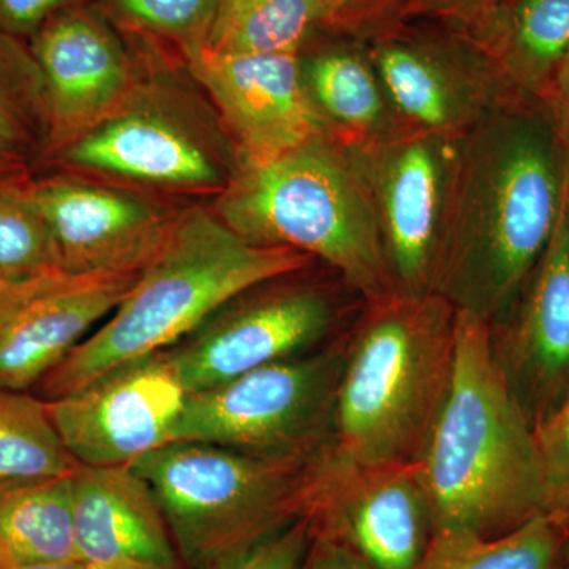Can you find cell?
Masks as SVG:
<instances>
[{
	"mask_svg": "<svg viewBox=\"0 0 569 569\" xmlns=\"http://www.w3.org/2000/svg\"><path fill=\"white\" fill-rule=\"evenodd\" d=\"M563 146L545 102L509 100L460 137L436 293L497 323L559 223Z\"/></svg>",
	"mask_w": 569,
	"mask_h": 569,
	"instance_id": "cell-1",
	"label": "cell"
},
{
	"mask_svg": "<svg viewBox=\"0 0 569 569\" xmlns=\"http://www.w3.org/2000/svg\"><path fill=\"white\" fill-rule=\"evenodd\" d=\"M436 535L497 537L545 515L537 437L498 370L490 329L458 310L447 402L418 462Z\"/></svg>",
	"mask_w": 569,
	"mask_h": 569,
	"instance_id": "cell-2",
	"label": "cell"
},
{
	"mask_svg": "<svg viewBox=\"0 0 569 569\" xmlns=\"http://www.w3.org/2000/svg\"><path fill=\"white\" fill-rule=\"evenodd\" d=\"M312 264L291 249L250 244L219 216L187 213L171 224L114 312L41 378L39 397L61 399L119 367L163 353L242 291Z\"/></svg>",
	"mask_w": 569,
	"mask_h": 569,
	"instance_id": "cell-3",
	"label": "cell"
},
{
	"mask_svg": "<svg viewBox=\"0 0 569 569\" xmlns=\"http://www.w3.org/2000/svg\"><path fill=\"white\" fill-rule=\"evenodd\" d=\"M456 332L458 309L438 293L362 302L343 332L332 452L419 462L451 388Z\"/></svg>",
	"mask_w": 569,
	"mask_h": 569,
	"instance_id": "cell-4",
	"label": "cell"
},
{
	"mask_svg": "<svg viewBox=\"0 0 569 569\" xmlns=\"http://www.w3.org/2000/svg\"><path fill=\"white\" fill-rule=\"evenodd\" d=\"M236 234L320 261L362 301L395 295L376 211L353 153L317 133L269 162L239 167L217 203Z\"/></svg>",
	"mask_w": 569,
	"mask_h": 569,
	"instance_id": "cell-5",
	"label": "cell"
},
{
	"mask_svg": "<svg viewBox=\"0 0 569 569\" xmlns=\"http://www.w3.org/2000/svg\"><path fill=\"white\" fill-rule=\"evenodd\" d=\"M309 463L173 441L129 467L159 501L183 567L201 569L305 518Z\"/></svg>",
	"mask_w": 569,
	"mask_h": 569,
	"instance_id": "cell-6",
	"label": "cell"
},
{
	"mask_svg": "<svg viewBox=\"0 0 569 569\" xmlns=\"http://www.w3.org/2000/svg\"><path fill=\"white\" fill-rule=\"evenodd\" d=\"M346 329L309 353L192 392L173 441H200L257 458L310 462L332 440Z\"/></svg>",
	"mask_w": 569,
	"mask_h": 569,
	"instance_id": "cell-7",
	"label": "cell"
},
{
	"mask_svg": "<svg viewBox=\"0 0 569 569\" xmlns=\"http://www.w3.org/2000/svg\"><path fill=\"white\" fill-rule=\"evenodd\" d=\"M310 268L242 291L164 351L189 395L317 350L350 325L365 301L340 277L316 279Z\"/></svg>",
	"mask_w": 569,
	"mask_h": 569,
	"instance_id": "cell-8",
	"label": "cell"
},
{
	"mask_svg": "<svg viewBox=\"0 0 569 569\" xmlns=\"http://www.w3.org/2000/svg\"><path fill=\"white\" fill-rule=\"evenodd\" d=\"M305 518L372 569H419L436 537L418 462L359 463L329 445L310 460Z\"/></svg>",
	"mask_w": 569,
	"mask_h": 569,
	"instance_id": "cell-9",
	"label": "cell"
},
{
	"mask_svg": "<svg viewBox=\"0 0 569 569\" xmlns=\"http://www.w3.org/2000/svg\"><path fill=\"white\" fill-rule=\"evenodd\" d=\"M367 47L408 132L460 138L516 99L477 41L443 22L402 20Z\"/></svg>",
	"mask_w": 569,
	"mask_h": 569,
	"instance_id": "cell-10",
	"label": "cell"
},
{
	"mask_svg": "<svg viewBox=\"0 0 569 569\" xmlns=\"http://www.w3.org/2000/svg\"><path fill=\"white\" fill-rule=\"evenodd\" d=\"M459 140L408 132L350 149L372 200L396 293H436Z\"/></svg>",
	"mask_w": 569,
	"mask_h": 569,
	"instance_id": "cell-11",
	"label": "cell"
},
{
	"mask_svg": "<svg viewBox=\"0 0 569 569\" xmlns=\"http://www.w3.org/2000/svg\"><path fill=\"white\" fill-rule=\"evenodd\" d=\"M189 391L168 355L112 370L61 399L47 400L63 447L88 467H129L173 443Z\"/></svg>",
	"mask_w": 569,
	"mask_h": 569,
	"instance_id": "cell-12",
	"label": "cell"
},
{
	"mask_svg": "<svg viewBox=\"0 0 569 569\" xmlns=\"http://www.w3.org/2000/svg\"><path fill=\"white\" fill-rule=\"evenodd\" d=\"M140 272L56 274L0 288V388L28 391L107 320Z\"/></svg>",
	"mask_w": 569,
	"mask_h": 569,
	"instance_id": "cell-13",
	"label": "cell"
},
{
	"mask_svg": "<svg viewBox=\"0 0 569 569\" xmlns=\"http://www.w3.org/2000/svg\"><path fill=\"white\" fill-rule=\"evenodd\" d=\"M498 370L530 425H541L569 395V220L556 233L511 309L490 325Z\"/></svg>",
	"mask_w": 569,
	"mask_h": 569,
	"instance_id": "cell-14",
	"label": "cell"
},
{
	"mask_svg": "<svg viewBox=\"0 0 569 569\" xmlns=\"http://www.w3.org/2000/svg\"><path fill=\"white\" fill-rule=\"evenodd\" d=\"M183 51L230 130L241 167L269 162L325 133L307 97L299 54H231L204 43Z\"/></svg>",
	"mask_w": 569,
	"mask_h": 569,
	"instance_id": "cell-15",
	"label": "cell"
},
{
	"mask_svg": "<svg viewBox=\"0 0 569 569\" xmlns=\"http://www.w3.org/2000/svg\"><path fill=\"white\" fill-rule=\"evenodd\" d=\"M31 51L47 100L44 141L66 148L121 99L130 77L129 56L108 22L78 2L33 33Z\"/></svg>",
	"mask_w": 569,
	"mask_h": 569,
	"instance_id": "cell-16",
	"label": "cell"
},
{
	"mask_svg": "<svg viewBox=\"0 0 569 569\" xmlns=\"http://www.w3.org/2000/svg\"><path fill=\"white\" fill-rule=\"evenodd\" d=\"M63 272H141L173 222L132 194L70 178L31 181Z\"/></svg>",
	"mask_w": 569,
	"mask_h": 569,
	"instance_id": "cell-17",
	"label": "cell"
},
{
	"mask_svg": "<svg viewBox=\"0 0 569 569\" xmlns=\"http://www.w3.org/2000/svg\"><path fill=\"white\" fill-rule=\"evenodd\" d=\"M74 546L89 569H187L162 508L130 467L71 473Z\"/></svg>",
	"mask_w": 569,
	"mask_h": 569,
	"instance_id": "cell-18",
	"label": "cell"
},
{
	"mask_svg": "<svg viewBox=\"0 0 569 569\" xmlns=\"http://www.w3.org/2000/svg\"><path fill=\"white\" fill-rule=\"evenodd\" d=\"M73 167L163 186L223 183L219 163L186 127L151 108L107 116L63 148Z\"/></svg>",
	"mask_w": 569,
	"mask_h": 569,
	"instance_id": "cell-19",
	"label": "cell"
},
{
	"mask_svg": "<svg viewBox=\"0 0 569 569\" xmlns=\"http://www.w3.org/2000/svg\"><path fill=\"white\" fill-rule=\"evenodd\" d=\"M299 61L307 97L332 140L361 149L408 133L367 41L320 31L299 52Z\"/></svg>",
	"mask_w": 569,
	"mask_h": 569,
	"instance_id": "cell-20",
	"label": "cell"
},
{
	"mask_svg": "<svg viewBox=\"0 0 569 569\" xmlns=\"http://www.w3.org/2000/svg\"><path fill=\"white\" fill-rule=\"evenodd\" d=\"M468 36L516 99L545 102L569 58V0H505Z\"/></svg>",
	"mask_w": 569,
	"mask_h": 569,
	"instance_id": "cell-21",
	"label": "cell"
},
{
	"mask_svg": "<svg viewBox=\"0 0 569 569\" xmlns=\"http://www.w3.org/2000/svg\"><path fill=\"white\" fill-rule=\"evenodd\" d=\"M71 473L0 482V567L78 561Z\"/></svg>",
	"mask_w": 569,
	"mask_h": 569,
	"instance_id": "cell-22",
	"label": "cell"
},
{
	"mask_svg": "<svg viewBox=\"0 0 569 569\" xmlns=\"http://www.w3.org/2000/svg\"><path fill=\"white\" fill-rule=\"evenodd\" d=\"M332 0H220L204 44L231 54H299L328 29Z\"/></svg>",
	"mask_w": 569,
	"mask_h": 569,
	"instance_id": "cell-23",
	"label": "cell"
},
{
	"mask_svg": "<svg viewBox=\"0 0 569 569\" xmlns=\"http://www.w3.org/2000/svg\"><path fill=\"white\" fill-rule=\"evenodd\" d=\"M561 520L538 515L497 537L436 535L419 569H563Z\"/></svg>",
	"mask_w": 569,
	"mask_h": 569,
	"instance_id": "cell-24",
	"label": "cell"
},
{
	"mask_svg": "<svg viewBox=\"0 0 569 569\" xmlns=\"http://www.w3.org/2000/svg\"><path fill=\"white\" fill-rule=\"evenodd\" d=\"M74 467L47 400L0 388V482L66 477Z\"/></svg>",
	"mask_w": 569,
	"mask_h": 569,
	"instance_id": "cell-25",
	"label": "cell"
},
{
	"mask_svg": "<svg viewBox=\"0 0 569 569\" xmlns=\"http://www.w3.org/2000/svg\"><path fill=\"white\" fill-rule=\"evenodd\" d=\"M63 272L61 254L26 174L0 179V283Z\"/></svg>",
	"mask_w": 569,
	"mask_h": 569,
	"instance_id": "cell-26",
	"label": "cell"
},
{
	"mask_svg": "<svg viewBox=\"0 0 569 569\" xmlns=\"http://www.w3.org/2000/svg\"><path fill=\"white\" fill-rule=\"evenodd\" d=\"M40 140H47V100L39 63L0 26V153L26 160Z\"/></svg>",
	"mask_w": 569,
	"mask_h": 569,
	"instance_id": "cell-27",
	"label": "cell"
},
{
	"mask_svg": "<svg viewBox=\"0 0 569 569\" xmlns=\"http://www.w3.org/2000/svg\"><path fill=\"white\" fill-rule=\"evenodd\" d=\"M127 20L178 40L182 48L204 43L220 0H107Z\"/></svg>",
	"mask_w": 569,
	"mask_h": 569,
	"instance_id": "cell-28",
	"label": "cell"
},
{
	"mask_svg": "<svg viewBox=\"0 0 569 569\" xmlns=\"http://www.w3.org/2000/svg\"><path fill=\"white\" fill-rule=\"evenodd\" d=\"M535 437L545 477V515L569 518V395L535 427Z\"/></svg>",
	"mask_w": 569,
	"mask_h": 569,
	"instance_id": "cell-29",
	"label": "cell"
},
{
	"mask_svg": "<svg viewBox=\"0 0 569 569\" xmlns=\"http://www.w3.org/2000/svg\"><path fill=\"white\" fill-rule=\"evenodd\" d=\"M310 538L309 520L301 518L201 569H299L309 549Z\"/></svg>",
	"mask_w": 569,
	"mask_h": 569,
	"instance_id": "cell-30",
	"label": "cell"
},
{
	"mask_svg": "<svg viewBox=\"0 0 569 569\" xmlns=\"http://www.w3.org/2000/svg\"><path fill=\"white\" fill-rule=\"evenodd\" d=\"M408 0H332L331 22L325 31L369 41L403 20Z\"/></svg>",
	"mask_w": 569,
	"mask_h": 569,
	"instance_id": "cell-31",
	"label": "cell"
},
{
	"mask_svg": "<svg viewBox=\"0 0 569 569\" xmlns=\"http://www.w3.org/2000/svg\"><path fill=\"white\" fill-rule=\"evenodd\" d=\"M505 0H408L403 20H430L470 33Z\"/></svg>",
	"mask_w": 569,
	"mask_h": 569,
	"instance_id": "cell-32",
	"label": "cell"
},
{
	"mask_svg": "<svg viewBox=\"0 0 569 569\" xmlns=\"http://www.w3.org/2000/svg\"><path fill=\"white\" fill-rule=\"evenodd\" d=\"M77 2L78 0H0V26L14 36L36 33L51 17Z\"/></svg>",
	"mask_w": 569,
	"mask_h": 569,
	"instance_id": "cell-33",
	"label": "cell"
},
{
	"mask_svg": "<svg viewBox=\"0 0 569 569\" xmlns=\"http://www.w3.org/2000/svg\"><path fill=\"white\" fill-rule=\"evenodd\" d=\"M312 531V530H310ZM299 569H372L336 539L312 531L309 549Z\"/></svg>",
	"mask_w": 569,
	"mask_h": 569,
	"instance_id": "cell-34",
	"label": "cell"
},
{
	"mask_svg": "<svg viewBox=\"0 0 569 569\" xmlns=\"http://www.w3.org/2000/svg\"><path fill=\"white\" fill-rule=\"evenodd\" d=\"M546 107L552 112L553 119L559 123L560 129L569 127V58L560 70L559 77L550 89Z\"/></svg>",
	"mask_w": 569,
	"mask_h": 569,
	"instance_id": "cell-35",
	"label": "cell"
},
{
	"mask_svg": "<svg viewBox=\"0 0 569 569\" xmlns=\"http://www.w3.org/2000/svg\"><path fill=\"white\" fill-rule=\"evenodd\" d=\"M560 134L563 146V209L569 220V127L560 129Z\"/></svg>",
	"mask_w": 569,
	"mask_h": 569,
	"instance_id": "cell-36",
	"label": "cell"
},
{
	"mask_svg": "<svg viewBox=\"0 0 569 569\" xmlns=\"http://www.w3.org/2000/svg\"><path fill=\"white\" fill-rule=\"evenodd\" d=\"M26 160L0 153V179L24 173Z\"/></svg>",
	"mask_w": 569,
	"mask_h": 569,
	"instance_id": "cell-37",
	"label": "cell"
},
{
	"mask_svg": "<svg viewBox=\"0 0 569 569\" xmlns=\"http://www.w3.org/2000/svg\"><path fill=\"white\" fill-rule=\"evenodd\" d=\"M0 569H89L81 561H67V563H36L13 565V567H0Z\"/></svg>",
	"mask_w": 569,
	"mask_h": 569,
	"instance_id": "cell-38",
	"label": "cell"
},
{
	"mask_svg": "<svg viewBox=\"0 0 569 569\" xmlns=\"http://www.w3.org/2000/svg\"><path fill=\"white\" fill-rule=\"evenodd\" d=\"M563 523L565 529V560L563 569H569V518L559 519Z\"/></svg>",
	"mask_w": 569,
	"mask_h": 569,
	"instance_id": "cell-39",
	"label": "cell"
},
{
	"mask_svg": "<svg viewBox=\"0 0 569 569\" xmlns=\"http://www.w3.org/2000/svg\"><path fill=\"white\" fill-rule=\"evenodd\" d=\"M0 288H2V283H0Z\"/></svg>",
	"mask_w": 569,
	"mask_h": 569,
	"instance_id": "cell-40",
	"label": "cell"
}]
</instances>
